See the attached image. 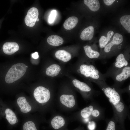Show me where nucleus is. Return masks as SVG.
<instances>
[{"instance_id":"nucleus-1","label":"nucleus","mask_w":130,"mask_h":130,"mask_svg":"<svg viewBox=\"0 0 130 130\" xmlns=\"http://www.w3.org/2000/svg\"><path fill=\"white\" fill-rule=\"evenodd\" d=\"M26 65L22 63L13 65L9 69L6 76L5 81L10 84L17 81L22 77L26 70Z\"/></svg>"},{"instance_id":"nucleus-2","label":"nucleus","mask_w":130,"mask_h":130,"mask_svg":"<svg viewBox=\"0 0 130 130\" xmlns=\"http://www.w3.org/2000/svg\"><path fill=\"white\" fill-rule=\"evenodd\" d=\"M36 100L39 103L43 104L47 102L50 98V93L48 89L42 86L36 88L33 92Z\"/></svg>"},{"instance_id":"nucleus-3","label":"nucleus","mask_w":130,"mask_h":130,"mask_svg":"<svg viewBox=\"0 0 130 130\" xmlns=\"http://www.w3.org/2000/svg\"><path fill=\"white\" fill-rule=\"evenodd\" d=\"M79 70L80 73L86 77L94 79H98L99 78L98 71L92 65H82Z\"/></svg>"},{"instance_id":"nucleus-4","label":"nucleus","mask_w":130,"mask_h":130,"mask_svg":"<svg viewBox=\"0 0 130 130\" xmlns=\"http://www.w3.org/2000/svg\"><path fill=\"white\" fill-rule=\"evenodd\" d=\"M38 16L39 12L37 9L35 7L30 8L28 10L25 18V22L26 25L31 27L33 26Z\"/></svg>"},{"instance_id":"nucleus-5","label":"nucleus","mask_w":130,"mask_h":130,"mask_svg":"<svg viewBox=\"0 0 130 130\" xmlns=\"http://www.w3.org/2000/svg\"><path fill=\"white\" fill-rule=\"evenodd\" d=\"M106 96L109 98L110 102L114 105L120 101L121 98L118 93L115 89L107 87L104 90Z\"/></svg>"},{"instance_id":"nucleus-6","label":"nucleus","mask_w":130,"mask_h":130,"mask_svg":"<svg viewBox=\"0 0 130 130\" xmlns=\"http://www.w3.org/2000/svg\"><path fill=\"white\" fill-rule=\"evenodd\" d=\"M3 52L7 55H12L19 49L18 44L14 42H8L5 43L2 47Z\"/></svg>"},{"instance_id":"nucleus-7","label":"nucleus","mask_w":130,"mask_h":130,"mask_svg":"<svg viewBox=\"0 0 130 130\" xmlns=\"http://www.w3.org/2000/svg\"><path fill=\"white\" fill-rule=\"evenodd\" d=\"M60 100L63 104L68 108L73 107L75 104L74 97L72 95H62L60 97Z\"/></svg>"},{"instance_id":"nucleus-8","label":"nucleus","mask_w":130,"mask_h":130,"mask_svg":"<svg viewBox=\"0 0 130 130\" xmlns=\"http://www.w3.org/2000/svg\"><path fill=\"white\" fill-rule=\"evenodd\" d=\"M65 122L64 118L61 116H57L52 120L51 125L52 127L55 130H58L63 128Z\"/></svg>"},{"instance_id":"nucleus-9","label":"nucleus","mask_w":130,"mask_h":130,"mask_svg":"<svg viewBox=\"0 0 130 130\" xmlns=\"http://www.w3.org/2000/svg\"><path fill=\"white\" fill-rule=\"evenodd\" d=\"M17 103L21 111L22 112L24 113H27L31 110L32 107L27 102L25 97H19L17 99Z\"/></svg>"},{"instance_id":"nucleus-10","label":"nucleus","mask_w":130,"mask_h":130,"mask_svg":"<svg viewBox=\"0 0 130 130\" xmlns=\"http://www.w3.org/2000/svg\"><path fill=\"white\" fill-rule=\"evenodd\" d=\"M123 41V37L121 34L117 33L113 36L111 42L104 47V51L106 52H108L110 51L111 48L114 45H118L122 42Z\"/></svg>"},{"instance_id":"nucleus-11","label":"nucleus","mask_w":130,"mask_h":130,"mask_svg":"<svg viewBox=\"0 0 130 130\" xmlns=\"http://www.w3.org/2000/svg\"><path fill=\"white\" fill-rule=\"evenodd\" d=\"M94 29L92 26H90L84 29L80 35L81 39L83 40H88L91 39L94 34Z\"/></svg>"},{"instance_id":"nucleus-12","label":"nucleus","mask_w":130,"mask_h":130,"mask_svg":"<svg viewBox=\"0 0 130 130\" xmlns=\"http://www.w3.org/2000/svg\"><path fill=\"white\" fill-rule=\"evenodd\" d=\"M78 19L75 16H72L67 19L63 24L64 28L67 30H70L74 28L77 24Z\"/></svg>"},{"instance_id":"nucleus-13","label":"nucleus","mask_w":130,"mask_h":130,"mask_svg":"<svg viewBox=\"0 0 130 130\" xmlns=\"http://www.w3.org/2000/svg\"><path fill=\"white\" fill-rule=\"evenodd\" d=\"M55 57L58 59L64 62L69 61L71 58V54L64 50H59L55 53Z\"/></svg>"},{"instance_id":"nucleus-14","label":"nucleus","mask_w":130,"mask_h":130,"mask_svg":"<svg viewBox=\"0 0 130 130\" xmlns=\"http://www.w3.org/2000/svg\"><path fill=\"white\" fill-rule=\"evenodd\" d=\"M47 43L50 45L55 46H57L62 44L64 42V40L60 37L56 35H53L49 36L47 40Z\"/></svg>"},{"instance_id":"nucleus-15","label":"nucleus","mask_w":130,"mask_h":130,"mask_svg":"<svg viewBox=\"0 0 130 130\" xmlns=\"http://www.w3.org/2000/svg\"><path fill=\"white\" fill-rule=\"evenodd\" d=\"M61 69L59 65L52 64L46 69V74L49 76H55L58 74Z\"/></svg>"},{"instance_id":"nucleus-16","label":"nucleus","mask_w":130,"mask_h":130,"mask_svg":"<svg viewBox=\"0 0 130 130\" xmlns=\"http://www.w3.org/2000/svg\"><path fill=\"white\" fill-rule=\"evenodd\" d=\"M130 76V67L126 66L124 68L122 72L117 75L116 79L117 81L121 82L127 79Z\"/></svg>"},{"instance_id":"nucleus-17","label":"nucleus","mask_w":130,"mask_h":130,"mask_svg":"<svg viewBox=\"0 0 130 130\" xmlns=\"http://www.w3.org/2000/svg\"><path fill=\"white\" fill-rule=\"evenodd\" d=\"M72 83L74 86L81 91L89 92L91 91L90 87L86 84L77 79L73 80Z\"/></svg>"},{"instance_id":"nucleus-18","label":"nucleus","mask_w":130,"mask_h":130,"mask_svg":"<svg viewBox=\"0 0 130 130\" xmlns=\"http://www.w3.org/2000/svg\"><path fill=\"white\" fill-rule=\"evenodd\" d=\"M84 4L92 11H98L100 6V3L97 0H84Z\"/></svg>"},{"instance_id":"nucleus-19","label":"nucleus","mask_w":130,"mask_h":130,"mask_svg":"<svg viewBox=\"0 0 130 130\" xmlns=\"http://www.w3.org/2000/svg\"><path fill=\"white\" fill-rule=\"evenodd\" d=\"M6 118L8 122L11 125L14 124L17 119L14 113L10 109L7 108L5 110Z\"/></svg>"},{"instance_id":"nucleus-20","label":"nucleus","mask_w":130,"mask_h":130,"mask_svg":"<svg viewBox=\"0 0 130 130\" xmlns=\"http://www.w3.org/2000/svg\"><path fill=\"white\" fill-rule=\"evenodd\" d=\"M115 63V66L118 68H121L124 66H127L128 62L125 58L124 55L122 53L119 55L116 59Z\"/></svg>"},{"instance_id":"nucleus-21","label":"nucleus","mask_w":130,"mask_h":130,"mask_svg":"<svg viewBox=\"0 0 130 130\" xmlns=\"http://www.w3.org/2000/svg\"><path fill=\"white\" fill-rule=\"evenodd\" d=\"M84 48L86 55L89 58H97L99 56V53L97 51L93 50L91 46L86 45L84 46Z\"/></svg>"},{"instance_id":"nucleus-22","label":"nucleus","mask_w":130,"mask_h":130,"mask_svg":"<svg viewBox=\"0 0 130 130\" xmlns=\"http://www.w3.org/2000/svg\"><path fill=\"white\" fill-rule=\"evenodd\" d=\"M114 32L112 31H110L108 32L107 34V37L102 36L99 40V45L100 48H103L105 47L110 40V39L113 35Z\"/></svg>"},{"instance_id":"nucleus-23","label":"nucleus","mask_w":130,"mask_h":130,"mask_svg":"<svg viewBox=\"0 0 130 130\" xmlns=\"http://www.w3.org/2000/svg\"><path fill=\"white\" fill-rule=\"evenodd\" d=\"M120 22L125 30L130 33V15H125L122 16L120 18Z\"/></svg>"},{"instance_id":"nucleus-24","label":"nucleus","mask_w":130,"mask_h":130,"mask_svg":"<svg viewBox=\"0 0 130 130\" xmlns=\"http://www.w3.org/2000/svg\"><path fill=\"white\" fill-rule=\"evenodd\" d=\"M93 110V107L92 105L85 107L81 111L80 114L82 117L86 118L89 117L91 115Z\"/></svg>"},{"instance_id":"nucleus-25","label":"nucleus","mask_w":130,"mask_h":130,"mask_svg":"<svg viewBox=\"0 0 130 130\" xmlns=\"http://www.w3.org/2000/svg\"><path fill=\"white\" fill-rule=\"evenodd\" d=\"M23 128V130H37L34 123L31 121L25 123L24 124Z\"/></svg>"},{"instance_id":"nucleus-26","label":"nucleus","mask_w":130,"mask_h":130,"mask_svg":"<svg viewBox=\"0 0 130 130\" xmlns=\"http://www.w3.org/2000/svg\"><path fill=\"white\" fill-rule=\"evenodd\" d=\"M56 11L55 10H53L51 12L48 19V21L49 23H52L54 22L56 15Z\"/></svg>"},{"instance_id":"nucleus-27","label":"nucleus","mask_w":130,"mask_h":130,"mask_svg":"<svg viewBox=\"0 0 130 130\" xmlns=\"http://www.w3.org/2000/svg\"><path fill=\"white\" fill-rule=\"evenodd\" d=\"M106 130H115V126L114 122L112 121L109 122Z\"/></svg>"},{"instance_id":"nucleus-28","label":"nucleus","mask_w":130,"mask_h":130,"mask_svg":"<svg viewBox=\"0 0 130 130\" xmlns=\"http://www.w3.org/2000/svg\"><path fill=\"white\" fill-rule=\"evenodd\" d=\"M95 127V123L93 121L90 122L88 125V127L90 130H94Z\"/></svg>"},{"instance_id":"nucleus-29","label":"nucleus","mask_w":130,"mask_h":130,"mask_svg":"<svg viewBox=\"0 0 130 130\" xmlns=\"http://www.w3.org/2000/svg\"><path fill=\"white\" fill-rule=\"evenodd\" d=\"M91 115L93 117H97L100 115V112L98 110L95 109L93 110Z\"/></svg>"},{"instance_id":"nucleus-30","label":"nucleus","mask_w":130,"mask_h":130,"mask_svg":"<svg viewBox=\"0 0 130 130\" xmlns=\"http://www.w3.org/2000/svg\"><path fill=\"white\" fill-rule=\"evenodd\" d=\"M115 1V0H103L104 4L107 6L112 5Z\"/></svg>"},{"instance_id":"nucleus-31","label":"nucleus","mask_w":130,"mask_h":130,"mask_svg":"<svg viewBox=\"0 0 130 130\" xmlns=\"http://www.w3.org/2000/svg\"><path fill=\"white\" fill-rule=\"evenodd\" d=\"M32 57L35 59H37L39 58V55L38 53L37 52H35L34 53H33L32 54Z\"/></svg>"},{"instance_id":"nucleus-32","label":"nucleus","mask_w":130,"mask_h":130,"mask_svg":"<svg viewBox=\"0 0 130 130\" xmlns=\"http://www.w3.org/2000/svg\"><path fill=\"white\" fill-rule=\"evenodd\" d=\"M18 119H17L16 120V123H18Z\"/></svg>"},{"instance_id":"nucleus-33","label":"nucleus","mask_w":130,"mask_h":130,"mask_svg":"<svg viewBox=\"0 0 130 130\" xmlns=\"http://www.w3.org/2000/svg\"><path fill=\"white\" fill-rule=\"evenodd\" d=\"M39 20V19L38 18L36 20V21H38Z\"/></svg>"},{"instance_id":"nucleus-34","label":"nucleus","mask_w":130,"mask_h":130,"mask_svg":"<svg viewBox=\"0 0 130 130\" xmlns=\"http://www.w3.org/2000/svg\"><path fill=\"white\" fill-rule=\"evenodd\" d=\"M129 90H130V85H129Z\"/></svg>"},{"instance_id":"nucleus-35","label":"nucleus","mask_w":130,"mask_h":130,"mask_svg":"<svg viewBox=\"0 0 130 130\" xmlns=\"http://www.w3.org/2000/svg\"><path fill=\"white\" fill-rule=\"evenodd\" d=\"M26 67L27 68V66L26 65Z\"/></svg>"}]
</instances>
